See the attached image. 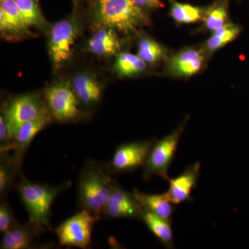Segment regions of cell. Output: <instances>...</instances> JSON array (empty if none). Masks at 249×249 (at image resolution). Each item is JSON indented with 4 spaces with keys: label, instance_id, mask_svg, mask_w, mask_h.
Returning a JSON list of instances; mask_svg holds the SVG:
<instances>
[{
    "label": "cell",
    "instance_id": "f546056e",
    "mask_svg": "<svg viewBox=\"0 0 249 249\" xmlns=\"http://www.w3.org/2000/svg\"><path fill=\"white\" fill-rule=\"evenodd\" d=\"M72 1H73V4L77 6V5H78L80 4V3H81L83 0H72Z\"/></svg>",
    "mask_w": 249,
    "mask_h": 249
},
{
    "label": "cell",
    "instance_id": "9a60e30c",
    "mask_svg": "<svg viewBox=\"0 0 249 249\" xmlns=\"http://www.w3.org/2000/svg\"><path fill=\"white\" fill-rule=\"evenodd\" d=\"M87 47L90 53L94 55L109 57L119 53L122 43L114 29L102 27L91 36Z\"/></svg>",
    "mask_w": 249,
    "mask_h": 249
},
{
    "label": "cell",
    "instance_id": "7402d4cb",
    "mask_svg": "<svg viewBox=\"0 0 249 249\" xmlns=\"http://www.w3.org/2000/svg\"><path fill=\"white\" fill-rule=\"evenodd\" d=\"M24 22L28 27L42 28L46 25L38 0H16Z\"/></svg>",
    "mask_w": 249,
    "mask_h": 249
},
{
    "label": "cell",
    "instance_id": "ba28073f",
    "mask_svg": "<svg viewBox=\"0 0 249 249\" xmlns=\"http://www.w3.org/2000/svg\"><path fill=\"white\" fill-rule=\"evenodd\" d=\"M79 31V24L74 17L58 21L51 28L48 49L55 70H59L71 58L72 47Z\"/></svg>",
    "mask_w": 249,
    "mask_h": 249
},
{
    "label": "cell",
    "instance_id": "d4e9b609",
    "mask_svg": "<svg viewBox=\"0 0 249 249\" xmlns=\"http://www.w3.org/2000/svg\"><path fill=\"white\" fill-rule=\"evenodd\" d=\"M137 55L146 63L154 64L164 58L165 51L155 40L145 37L139 41Z\"/></svg>",
    "mask_w": 249,
    "mask_h": 249
},
{
    "label": "cell",
    "instance_id": "ffe728a7",
    "mask_svg": "<svg viewBox=\"0 0 249 249\" xmlns=\"http://www.w3.org/2000/svg\"><path fill=\"white\" fill-rule=\"evenodd\" d=\"M208 9L170 0V15L175 22L191 24L204 19Z\"/></svg>",
    "mask_w": 249,
    "mask_h": 249
},
{
    "label": "cell",
    "instance_id": "7c38bea8",
    "mask_svg": "<svg viewBox=\"0 0 249 249\" xmlns=\"http://www.w3.org/2000/svg\"><path fill=\"white\" fill-rule=\"evenodd\" d=\"M201 164L199 162L190 165L181 175L175 178H168L170 199L175 205L193 201L192 193L197 185L200 175Z\"/></svg>",
    "mask_w": 249,
    "mask_h": 249
},
{
    "label": "cell",
    "instance_id": "484cf974",
    "mask_svg": "<svg viewBox=\"0 0 249 249\" xmlns=\"http://www.w3.org/2000/svg\"><path fill=\"white\" fill-rule=\"evenodd\" d=\"M17 223L9 203L6 199H1L0 203V231L3 233L7 232Z\"/></svg>",
    "mask_w": 249,
    "mask_h": 249
},
{
    "label": "cell",
    "instance_id": "603a6c76",
    "mask_svg": "<svg viewBox=\"0 0 249 249\" xmlns=\"http://www.w3.org/2000/svg\"><path fill=\"white\" fill-rule=\"evenodd\" d=\"M0 196L4 199L14 186L16 178L22 174L13 163L9 154H0Z\"/></svg>",
    "mask_w": 249,
    "mask_h": 249
},
{
    "label": "cell",
    "instance_id": "e0dca14e",
    "mask_svg": "<svg viewBox=\"0 0 249 249\" xmlns=\"http://www.w3.org/2000/svg\"><path fill=\"white\" fill-rule=\"evenodd\" d=\"M204 57L199 51L187 49L175 55L170 62V70L178 76L189 77L199 71Z\"/></svg>",
    "mask_w": 249,
    "mask_h": 249
},
{
    "label": "cell",
    "instance_id": "52a82bcc",
    "mask_svg": "<svg viewBox=\"0 0 249 249\" xmlns=\"http://www.w3.org/2000/svg\"><path fill=\"white\" fill-rule=\"evenodd\" d=\"M49 112L45 100L36 93L16 96L5 103L1 114L4 116L13 135L21 125Z\"/></svg>",
    "mask_w": 249,
    "mask_h": 249
},
{
    "label": "cell",
    "instance_id": "9c48e42d",
    "mask_svg": "<svg viewBox=\"0 0 249 249\" xmlns=\"http://www.w3.org/2000/svg\"><path fill=\"white\" fill-rule=\"evenodd\" d=\"M155 140L124 142L116 149L112 159L106 163L109 173L114 175L129 173L143 167Z\"/></svg>",
    "mask_w": 249,
    "mask_h": 249
},
{
    "label": "cell",
    "instance_id": "4fadbf2b",
    "mask_svg": "<svg viewBox=\"0 0 249 249\" xmlns=\"http://www.w3.org/2000/svg\"><path fill=\"white\" fill-rule=\"evenodd\" d=\"M42 232L43 231L41 229L29 220L24 224L17 223L9 231L3 233L0 249H32L36 237Z\"/></svg>",
    "mask_w": 249,
    "mask_h": 249
},
{
    "label": "cell",
    "instance_id": "83f0119b",
    "mask_svg": "<svg viewBox=\"0 0 249 249\" xmlns=\"http://www.w3.org/2000/svg\"><path fill=\"white\" fill-rule=\"evenodd\" d=\"M133 1L141 9L145 11L160 9L163 6V4L160 0H133Z\"/></svg>",
    "mask_w": 249,
    "mask_h": 249
},
{
    "label": "cell",
    "instance_id": "5bb4252c",
    "mask_svg": "<svg viewBox=\"0 0 249 249\" xmlns=\"http://www.w3.org/2000/svg\"><path fill=\"white\" fill-rule=\"evenodd\" d=\"M0 30L1 34L11 36H25L30 34L24 22L16 0H5L0 4Z\"/></svg>",
    "mask_w": 249,
    "mask_h": 249
},
{
    "label": "cell",
    "instance_id": "5b68a950",
    "mask_svg": "<svg viewBox=\"0 0 249 249\" xmlns=\"http://www.w3.org/2000/svg\"><path fill=\"white\" fill-rule=\"evenodd\" d=\"M45 102L53 120L59 123L73 122L81 117L79 99L67 82L49 86L45 91Z\"/></svg>",
    "mask_w": 249,
    "mask_h": 249
},
{
    "label": "cell",
    "instance_id": "6da1fadb",
    "mask_svg": "<svg viewBox=\"0 0 249 249\" xmlns=\"http://www.w3.org/2000/svg\"><path fill=\"white\" fill-rule=\"evenodd\" d=\"M106 163L87 160L78 179L77 202L80 210H86L101 219L116 183Z\"/></svg>",
    "mask_w": 249,
    "mask_h": 249
},
{
    "label": "cell",
    "instance_id": "8992f818",
    "mask_svg": "<svg viewBox=\"0 0 249 249\" xmlns=\"http://www.w3.org/2000/svg\"><path fill=\"white\" fill-rule=\"evenodd\" d=\"M99 220L86 210H80L55 229L60 246L86 249L91 245L95 222Z\"/></svg>",
    "mask_w": 249,
    "mask_h": 249
},
{
    "label": "cell",
    "instance_id": "7a4b0ae2",
    "mask_svg": "<svg viewBox=\"0 0 249 249\" xmlns=\"http://www.w3.org/2000/svg\"><path fill=\"white\" fill-rule=\"evenodd\" d=\"M91 12L101 27L125 34L135 32L149 22L146 11L133 0H93Z\"/></svg>",
    "mask_w": 249,
    "mask_h": 249
},
{
    "label": "cell",
    "instance_id": "8fae6325",
    "mask_svg": "<svg viewBox=\"0 0 249 249\" xmlns=\"http://www.w3.org/2000/svg\"><path fill=\"white\" fill-rule=\"evenodd\" d=\"M144 211L134 193L124 191L116 181L105 207L103 216L109 219H142Z\"/></svg>",
    "mask_w": 249,
    "mask_h": 249
},
{
    "label": "cell",
    "instance_id": "2e32d148",
    "mask_svg": "<svg viewBox=\"0 0 249 249\" xmlns=\"http://www.w3.org/2000/svg\"><path fill=\"white\" fill-rule=\"evenodd\" d=\"M72 88L82 104L88 107H93L101 101L103 86L94 76L81 73L72 80Z\"/></svg>",
    "mask_w": 249,
    "mask_h": 249
},
{
    "label": "cell",
    "instance_id": "4dcf8cb0",
    "mask_svg": "<svg viewBox=\"0 0 249 249\" xmlns=\"http://www.w3.org/2000/svg\"><path fill=\"white\" fill-rule=\"evenodd\" d=\"M5 0H0V2H1V1H4Z\"/></svg>",
    "mask_w": 249,
    "mask_h": 249
},
{
    "label": "cell",
    "instance_id": "44dd1931",
    "mask_svg": "<svg viewBox=\"0 0 249 249\" xmlns=\"http://www.w3.org/2000/svg\"><path fill=\"white\" fill-rule=\"evenodd\" d=\"M147 63L138 55L130 53H119L116 55L114 69L119 76H135L145 70Z\"/></svg>",
    "mask_w": 249,
    "mask_h": 249
},
{
    "label": "cell",
    "instance_id": "f1b7e54d",
    "mask_svg": "<svg viewBox=\"0 0 249 249\" xmlns=\"http://www.w3.org/2000/svg\"><path fill=\"white\" fill-rule=\"evenodd\" d=\"M224 46H225V44L222 42V40L214 35L211 36L206 42V47L209 49V50L212 51V52L222 48Z\"/></svg>",
    "mask_w": 249,
    "mask_h": 249
},
{
    "label": "cell",
    "instance_id": "3957f363",
    "mask_svg": "<svg viewBox=\"0 0 249 249\" xmlns=\"http://www.w3.org/2000/svg\"><path fill=\"white\" fill-rule=\"evenodd\" d=\"M70 186V182L58 186L31 182L22 175L16 187L21 201L29 213V222L43 232L51 230L49 221L52 204L57 196Z\"/></svg>",
    "mask_w": 249,
    "mask_h": 249
},
{
    "label": "cell",
    "instance_id": "d6986e66",
    "mask_svg": "<svg viewBox=\"0 0 249 249\" xmlns=\"http://www.w3.org/2000/svg\"><path fill=\"white\" fill-rule=\"evenodd\" d=\"M142 220L145 223L148 230L165 248H174V235L171 221L163 219L146 210L144 211Z\"/></svg>",
    "mask_w": 249,
    "mask_h": 249
},
{
    "label": "cell",
    "instance_id": "30bf717a",
    "mask_svg": "<svg viewBox=\"0 0 249 249\" xmlns=\"http://www.w3.org/2000/svg\"><path fill=\"white\" fill-rule=\"evenodd\" d=\"M50 113L42 114L34 120L23 124L15 132L12 142L0 154H9L11 160L19 172H22L23 160L29 145L36 135L52 122Z\"/></svg>",
    "mask_w": 249,
    "mask_h": 249
},
{
    "label": "cell",
    "instance_id": "277c9868",
    "mask_svg": "<svg viewBox=\"0 0 249 249\" xmlns=\"http://www.w3.org/2000/svg\"><path fill=\"white\" fill-rule=\"evenodd\" d=\"M187 120L172 133L159 141H155L147 155L142 172L144 181H148L152 176L157 175L168 181V170L178 150V142L182 135Z\"/></svg>",
    "mask_w": 249,
    "mask_h": 249
},
{
    "label": "cell",
    "instance_id": "cb8c5ba5",
    "mask_svg": "<svg viewBox=\"0 0 249 249\" xmlns=\"http://www.w3.org/2000/svg\"><path fill=\"white\" fill-rule=\"evenodd\" d=\"M205 25L209 30L214 31L227 25L228 20L227 3L220 0L210 6L204 17Z\"/></svg>",
    "mask_w": 249,
    "mask_h": 249
},
{
    "label": "cell",
    "instance_id": "4316f807",
    "mask_svg": "<svg viewBox=\"0 0 249 249\" xmlns=\"http://www.w3.org/2000/svg\"><path fill=\"white\" fill-rule=\"evenodd\" d=\"M240 32V29L237 26L227 24L224 27L213 31V35L219 37L226 45L235 40Z\"/></svg>",
    "mask_w": 249,
    "mask_h": 249
},
{
    "label": "cell",
    "instance_id": "ac0fdd59",
    "mask_svg": "<svg viewBox=\"0 0 249 249\" xmlns=\"http://www.w3.org/2000/svg\"><path fill=\"white\" fill-rule=\"evenodd\" d=\"M133 193L144 209L167 220L172 221L176 209L167 192L162 194H146L134 189Z\"/></svg>",
    "mask_w": 249,
    "mask_h": 249
}]
</instances>
